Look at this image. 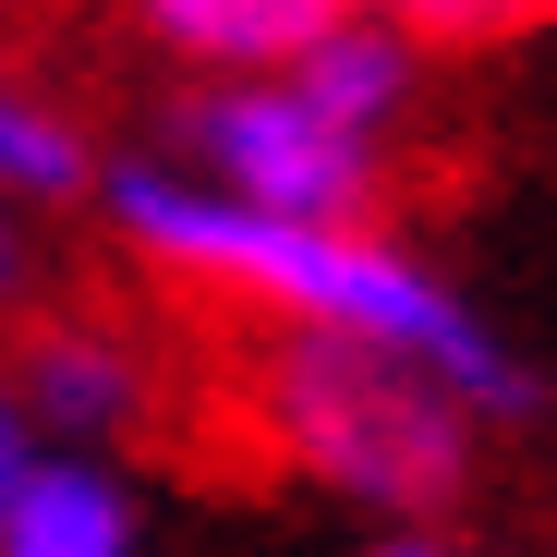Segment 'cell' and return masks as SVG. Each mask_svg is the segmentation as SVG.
<instances>
[{"mask_svg": "<svg viewBox=\"0 0 557 557\" xmlns=\"http://www.w3.org/2000/svg\"><path fill=\"white\" fill-rule=\"evenodd\" d=\"M98 207L110 231L158 267V278H195V292H231L278 327H327V339H376L424 376H448L485 424L545 412V376L509 351V327H485L473 304L448 292L424 255H400L376 219H292V207H255L231 182H207L195 158H134L98 170Z\"/></svg>", "mask_w": 557, "mask_h": 557, "instance_id": "obj_1", "label": "cell"}, {"mask_svg": "<svg viewBox=\"0 0 557 557\" xmlns=\"http://www.w3.org/2000/svg\"><path fill=\"white\" fill-rule=\"evenodd\" d=\"M255 412L304 485L376 509V521H436L473 485V424H485L448 376H424L376 339H327V327H278Z\"/></svg>", "mask_w": 557, "mask_h": 557, "instance_id": "obj_2", "label": "cell"}, {"mask_svg": "<svg viewBox=\"0 0 557 557\" xmlns=\"http://www.w3.org/2000/svg\"><path fill=\"white\" fill-rule=\"evenodd\" d=\"M170 134L207 182H231L255 207H292V219H376L388 207V134L339 122L292 73H207Z\"/></svg>", "mask_w": 557, "mask_h": 557, "instance_id": "obj_3", "label": "cell"}, {"mask_svg": "<svg viewBox=\"0 0 557 557\" xmlns=\"http://www.w3.org/2000/svg\"><path fill=\"white\" fill-rule=\"evenodd\" d=\"M13 388H25V412H37L49 448H122V436L158 412L146 351H134L122 327H98V315H49V327H25Z\"/></svg>", "mask_w": 557, "mask_h": 557, "instance_id": "obj_4", "label": "cell"}, {"mask_svg": "<svg viewBox=\"0 0 557 557\" xmlns=\"http://www.w3.org/2000/svg\"><path fill=\"white\" fill-rule=\"evenodd\" d=\"M0 557H146V497L110 448H37L0 497Z\"/></svg>", "mask_w": 557, "mask_h": 557, "instance_id": "obj_5", "label": "cell"}, {"mask_svg": "<svg viewBox=\"0 0 557 557\" xmlns=\"http://www.w3.org/2000/svg\"><path fill=\"white\" fill-rule=\"evenodd\" d=\"M278 73H292L304 98H327L339 122H363V134H400L412 85H424V49H412L400 25H376V13H351V0H339V13H327V25H315L292 61H278Z\"/></svg>", "mask_w": 557, "mask_h": 557, "instance_id": "obj_6", "label": "cell"}, {"mask_svg": "<svg viewBox=\"0 0 557 557\" xmlns=\"http://www.w3.org/2000/svg\"><path fill=\"white\" fill-rule=\"evenodd\" d=\"M339 0H134V25L195 73H278Z\"/></svg>", "mask_w": 557, "mask_h": 557, "instance_id": "obj_7", "label": "cell"}, {"mask_svg": "<svg viewBox=\"0 0 557 557\" xmlns=\"http://www.w3.org/2000/svg\"><path fill=\"white\" fill-rule=\"evenodd\" d=\"M85 182H98V158H85V134L37 98V85L0 61V195L13 207H73Z\"/></svg>", "mask_w": 557, "mask_h": 557, "instance_id": "obj_8", "label": "cell"}, {"mask_svg": "<svg viewBox=\"0 0 557 557\" xmlns=\"http://www.w3.org/2000/svg\"><path fill=\"white\" fill-rule=\"evenodd\" d=\"M351 13H376V25H400L412 49H473V37H497L521 0H351Z\"/></svg>", "mask_w": 557, "mask_h": 557, "instance_id": "obj_9", "label": "cell"}, {"mask_svg": "<svg viewBox=\"0 0 557 557\" xmlns=\"http://www.w3.org/2000/svg\"><path fill=\"white\" fill-rule=\"evenodd\" d=\"M49 436H37V412H25V388H13V363H0V497L25 485V460H37Z\"/></svg>", "mask_w": 557, "mask_h": 557, "instance_id": "obj_10", "label": "cell"}, {"mask_svg": "<svg viewBox=\"0 0 557 557\" xmlns=\"http://www.w3.org/2000/svg\"><path fill=\"white\" fill-rule=\"evenodd\" d=\"M25 292V219H13V195H0V304Z\"/></svg>", "mask_w": 557, "mask_h": 557, "instance_id": "obj_11", "label": "cell"}, {"mask_svg": "<svg viewBox=\"0 0 557 557\" xmlns=\"http://www.w3.org/2000/svg\"><path fill=\"white\" fill-rule=\"evenodd\" d=\"M376 557H460V545H448L436 521H400V533H376Z\"/></svg>", "mask_w": 557, "mask_h": 557, "instance_id": "obj_12", "label": "cell"}, {"mask_svg": "<svg viewBox=\"0 0 557 557\" xmlns=\"http://www.w3.org/2000/svg\"><path fill=\"white\" fill-rule=\"evenodd\" d=\"M521 13H557V0H521Z\"/></svg>", "mask_w": 557, "mask_h": 557, "instance_id": "obj_13", "label": "cell"}]
</instances>
